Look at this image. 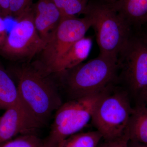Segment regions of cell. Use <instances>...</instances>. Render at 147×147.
Returning <instances> with one entry per match:
<instances>
[{
	"mask_svg": "<svg viewBox=\"0 0 147 147\" xmlns=\"http://www.w3.org/2000/svg\"><path fill=\"white\" fill-rule=\"evenodd\" d=\"M127 130L130 141L147 144V105L140 103L133 108Z\"/></svg>",
	"mask_w": 147,
	"mask_h": 147,
	"instance_id": "obj_13",
	"label": "cell"
},
{
	"mask_svg": "<svg viewBox=\"0 0 147 147\" xmlns=\"http://www.w3.org/2000/svg\"><path fill=\"white\" fill-rule=\"evenodd\" d=\"M129 141V137L127 131L124 135L117 139L100 142L96 147H127Z\"/></svg>",
	"mask_w": 147,
	"mask_h": 147,
	"instance_id": "obj_19",
	"label": "cell"
},
{
	"mask_svg": "<svg viewBox=\"0 0 147 147\" xmlns=\"http://www.w3.org/2000/svg\"><path fill=\"white\" fill-rule=\"evenodd\" d=\"M102 139L97 130L79 132L64 139L57 147H96Z\"/></svg>",
	"mask_w": 147,
	"mask_h": 147,
	"instance_id": "obj_15",
	"label": "cell"
},
{
	"mask_svg": "<svg viewBox=\"0 0 147 147\" xmlns=\"http://www.w3.org/2000/svg\"><path fill=\"white\" fill-rule=\"evenodd\" d=\"M105 91L85 97L71 99L63 103L56 111L45 147H57L64 139L79 133L90 121L98 103Z\"/></svg>",
	"mask_w": 147,
	"mask_h": 147,
	"instance_id": "obj_5",
	"label": "cell"
},
{
	"mask_svg": "<svg viewBox=\"0 0 147 147\" xmlns=\"http://www.w3.org/2000/svg\"><path fill=\"white\" fill-rule=\"evenodd\" d=\"M136 32L138 33L145 41L147 42V24L143 26Z\"/></svg>",
	"mask_w": 147,
	"mask_h": 147,
	"instance_id": "obj_22",
	"label": "cell"
},
{
	"mask_svg": "<svg viewBox=\"0 0 147 147\" xmlns=\"http://www.w3.org/2000/svg\"><path fill=\"white\" fill-rule=\"evenodd\" d=\"M127 147H147V144L133 142L129 140Z\"/></svg>",
	"mask_w": 147,
	"mask_h": 147,
	"instance_id": "obj_23",
	"label": "cell"
},
{
	"mask_svg": "<svg viewBox=\"0 0 147 147\" xmlns=\"http://www.w3.org/2000/svg\"><path fill=\"white\" fill-rule=\"evenodd\" d=\"M43 125L20 99L0 117V147L19 134H34Z\"/></svg>",
	"mask_w": 147,
	"mask_h": 147,
	"instance_id": "obj_9",
	"label": "cell"
},
{
	"mask_svg": "<svg viewBox=\"0 0 147 147\" xmlns=\"http://www.w3.org/2000/svg\"><path fill=\"white\" fill-rule=\"evenodd\" d=\"M33 7L35 26L46 43L59 23L60 12L53 0H38Z\"/></svg>",
	"mask_w": 147,
	"mask_h": 147,
	"instance_id": "obj_10",
	"label": "cell"
},
{
	"mask_svg": "<svg viewBox=\"0 0 147 147\" xmlns=\"http://www.w3.org/2000/svg\"><path fill=\"white\" fill-rule=\"evenodd\" d=\"M91 22L89 17H61L44 48L40 52L39 62L34 65L47 75L54 74L58 63L64 54L77 40L85 36Z\"/></svg>",
	"mask_w": 147,
	"mask_h": 147,
	"instance_id": "obj_7",
	"label": "cell"
},
{
	"mask_svg": "<svg viewBox=\"0 0 147 147\" xmlns=\"http://www.w3.org/2000/svg\"><path fill=\"white\" fill-rule=\"evenodd\" d=\"M94 30L99 55L117 59L131 33V29L110 3L89 1L84 14Z\"/></svg>",
	"mask_w": 147,
	"mask_h": 147,
	"instance_id": "obj_3",
	"label": "cell"
},
{
	"mask_svg": "<svg viewBox=\"0 0 147 147\" xmlns=\"http://www.w3.org/2000/svg\"><path fill=\"white\" fill-rule=\"evenodd\" d=\"M57 7L61 17H72L85 14L89 0H53Z\"/></svg>",
	"mask_w": 147,
	"mask_h": 147,
	"instance_id": "obj_16",
	"label": "cell"
},
{
	"mask_svg": "<svg viewBox=\"0 0 147 147\" xmlns=\"http://www.w3.org/2000/svg\"><path fill=\"white\" fill-rule=\"evenodd\" d=\"M20 100L17 87L0 64V110H6Z\"/></svg>",
	"mask_w": 147,
	"mask_h": 147,
	"instance_id": "obj_14",
	"label": "cell"
},
{
	"mask_svg": "<svg viewBox=\"0 0 147 147\" xmlns=\"http://www.w3.org/2000/svg\"><path fill=\"white\" fill-rule=\"evenodd\" d=\"M117 82L126 92L142 98L147 89V42L133 32L117 57Z\"/></svg>",
	"mask_w": 147,
	"mask_h": 147,
	"instance_id": "obj_6",
	"label": "cell"
},
{
	"mask_svg": "<svg viewBox=\"0 0 147 147\" xmlns=\"http://www.w3.org/2000/svg\"></svg>",
	"mask_w": 147,
	"mask_h": 147,
	"instance_id": "obj_26",
	"label": "cell"
},
{
	"mask_svg": "<svg viewBox=\"0 0 147 147\" xmlns=\"http://www.w3.org/2000/svg\"><path fill=\"white\" fill-rule=\"evenodd\" d=\"M92 45V39L84 36L77 40L64 54L55 69L54 74L58 76L82 63L88 57Z\"/></svg>",
	"mask_w": 147,
	"mask_h": 147,
	"instance_id": "obj_12",
	"label": "cell"
},
{
	"mask_svg": "<svg viewBox=\"0 0 147 147\" xmlns=\"http://www.w3.org/2000/svg\"><path fill=\"white\" fill-rule=\"evenodd\" d=\"M141 98L147 105V89L145 91L144 93L142 95Z\"/></svg>",
	"mask_w": 147,
	"mask_h": 147,
	"instance_id": "obj_24",
	"label": "cell"
},
{
	"mask_svg": "<svg viewBox=\"0 0 147 147\" xmlns=\"http://www.w3.org/2000/svg\"><path fill=\"white\" fill-rule=\"evenodd\" d=\"M1 147H45L44 142L34 134L20 135L6 142Z\"/></svg>",
	"mask_w": 147,
	"mask_h": 147,
	"instance_id": "obj_17",
	"label": "cell"
},
{
	"mask_svg": "<svg viewBox=\"0 0 147 147\" xmlns=\"http://www.w3.org/2000/svg\"><path fill=\"white\" fill-rule=\"evenodd\" d=\"M117 59L99 55L59 75L69 100L105 91L117 82Z\"/></svg>",
	"mask_w": 147,
	"mask_h": 147,
	"instance_id": "obj_2",
	"label": "cell"
},
{
	"mask_svg": "<svg viewBox=\"0 0 147 147\" xmlns=\"http://www.w3.org/2000/svg\"><path fill=\"white\" fill-rule=\"evenodd\" d=\"M0 16L4 18L11 17L9 0H0Z\"/></svg>",
	"mask_w": 147,
	"mask_h": 147,
	"instance_id": "obj_20",
	"label": "cell"
},
{
	"mask_svg": "<svg viewBox=\"0 0 147 147\" xmlns=\"http://www.w3.org/2000/svg\"><path fill=\"white\" fill-rule=\"evenodd\" d=\"M33 5L16 20L0 47L1 54L9 59L29 60L40 53L46 44L35 26Z\"/></svg>",
	"mask_w": 147,
	"mask_h": 147,
	"instance_id": "obj_8",
	"label": "cell"
},
{
	"mask_svg": "<svg viewBox=\"0 0 147 147\" xmlns=\"http://www.w3.org/2000/svg\"><path fill=\"white\" fill-rule=\"evenodd\" d=\"M112 85L98 103L91 122L104 141H111L127 132L131 107L128 93Z\"/></svg>",
	"mask_w": 147,
	"mask_h": 147,
	"instance_id": "obj_4",
	"label": "cell"
},
{
	"mask_svg": "<svg viewBox=\"0 0 147 147\" xmlns=\"http://www.w3.org/2000/svg\"><path fill=\"white\" fill-rule=\"evenodd\" d=\"M21 101L45 125L52 114L63 104L55 82L34 65L24 64L15 71Z\"/></svg>",
	"mask_w": 147,
	"mask_h": 147,
	"instance_id": "obj_1",
	"label": "cell"
},
{
	"mask_svg": "<svg viewBox=\"0 0 147 147\" xmlns=\"http://www.w3.org/2000/svg\"><path fill=\"white\" fill-rule=\"evenodd\" d=\"M11 17L16 20L32 6L33 0H9Z\"/></svg>",
	"mask_w": 147,
	"mask_h": 147,
	"instance_id": "obj_18",
	"label": "cell"
},
{
	"mask_svg": "<svg viewBox=\"0 0 147 147\" xmlns=\"http://www.w3.org/2000/svg\"><path fill=\"white\" fill-rule=\"evenodd\" d=\"M7 36L6 26L4 18L0 16V47L3 45Z\"/></svg>",
	"mask_w": 147,
	"mask_h": 147,
	"instance_id": "obj_21",
	"label": "cell"
},
{
	"mask_svg": "<svg viewBox=\"0 0 147 147\" xmlns=\"http://www.w3.org/2000/svg\"><path fill=\"white\" fill-rule=\"evenodd\" d=\"M96 1H101L105 2L113 3L115 2L117 0H96Z\"/></svg>",
	"mask_w": 147,
	"mask_h": 147,
	"instance_id": "obj_25",
	"label": "cell"
},
{
	"mask_svg": "<svg viewBox=\"0 0 147 147\" xmlns=\"http://www.w3.org/2000/svg\"><path fill=\"white\" fill-rule=\"evenodd\" d=\"M111 3L132 32L147 24V0H117Z\"/></svg>",
	"mask_w": 147,
	"mask_h": 147,
	"instance_id": "obj_11",
	"label": "cell"
}]
</instances>
